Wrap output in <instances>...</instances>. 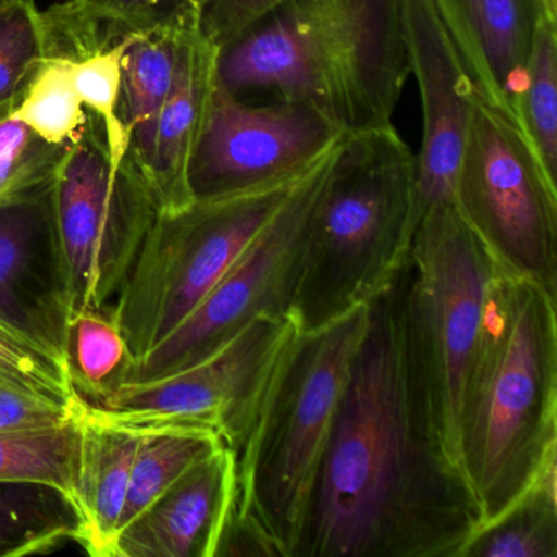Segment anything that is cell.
Segmentation results:
<instances>
[{"instance_id": "6da1fadb", "label": "cell", "mask_w": 557, "mask_h": 557, "mask_svg": "<svg viewBox=\"0 0 557 557\" xmlns=\"http://www.w3.org/2000/svg\"><path fill=\"white\" fill-rule=\"evenodd\" d=\"M481 527L410 377L397 275L370 302L295 557H459Z\"/></svg>"}, {"instance_id": "7a4b0ae2", "label": "cell", "mask_w": 557, "mask_h": 557, "mask_svg": "<svg viewBox=\"0 0 557 557\" xmlns=\"http://www.w3.org/2000/svg\"><path fill=\"white\" fill-rule=\"evenodd\" d=\"M459 469L482 524L557 462L556 298L498 272L462 389Z\"/></svg>"}, {"instance_id": "3957f363", "label": "cell", "mask_w": 557, "mask_h": 557, "mask_svg": "<svg viewBox=\"0 0 557 557\" xmlns=\"http://www.w3.org/2000/svg\"><path fill=\"white\" fill-rule=\"evenodd\" d=\"M409 76L400 0H292L218 58L230 92L309 103L344 135L393 125Z\"/></svg>"}, {"instance_id": "277c9868", "label": "cell", "mask_w": 557, "mask_h": 557, "mask_svg": "<svg viewBox=\"0 0 557 557\" xmlns=\"http://www.w3.org/2000/svg\"><path fill=\"white\" fill-rule=\"evenodd\" d=\"M417 156L393 125L345 135L312 208L292 315L299 331L370 305L399 275L419 226Z\"/></svg>"}, {"instance_id": "5b68a950", "label": "cell", "mask_w": 557, "mask_h": 557, "mask_svg": "<svg viewBox=\"0 0 557 557\" xmlns=\"http://www.w3.org/2000/svg\"><path fill=\"white\" fill-rule=\"evenodd\" d=\"M370 305L299 331L286 348L236 458V500L283 557H295L335 413L363 341Z\"/></svg>"}, {"instance_id": "8992f818", "label": "cell", "mask_w": 557, "mask_h": 557, "mask_svg": "<svg viewBox=\"0 0 557 557\" xmlns=\"http://www.w3.org/2000/svg\"><path fill=\"white\" fill-rule=\"evenodd\" d=\"M498 272L456 208L438 205L420 218L399 273L410 377L440 449L458 469L462 389Z\"/></svg>"}, {"instance_id": "52a82bcc", "label": "cell", "mask_w": 557, "mask_h": 557, "mask_svg": "<svg viewBox=\"0 0 557 557\" xmlns=\"http://www.w3.org/2000/svg\"><path fill=\"white\" fill-rule=\"evenodd\" d=\"M325 151L267 184L159 213L110 314L129 363L141 360L200 305Z\"/></svg>"}, {"instance_id": "ba28073f", "label": "cell", "mask_w": 557, "mask_h": 557, "mask_svg": "<svg viewBox=\"0 0 557 557\" xmlns=\"http://www.w3.org/2000/svg\"><path fill=\"white\" fill-rule=\"evenodd\" d=\"M53 195L73 318L110 315L161 213L158 201L132 154L113 164L106 129L90 112L61 159Z\"/></svg>"}, {"instance_id": "9c48e42d", "label": "cell", "mask_w": 557, "mask_h": 557, "mask_svg": "<svg viewBox=\"0 0 557 557\" xmlns=\"http://www.w3.org/2000/svg\"><path fill=\"white\" fill-rule=\"evenodd\" d=\"M298 332L292 315H260L201 363L149 383L119 384L83 399V413L136 433L205 430L236 455Z\"/></svg>"}, {"instance_id": "30bf717a", "label": "cell", "mask_w": 557, "mask_h": 557, "mask_svg": "<svg viewBox=\"0 0 557 557\" xmlns=\"http://www.w3.org/2000/svg\"><path fill=\"white\" fill-rule=\"evenodd\" d=\"M453 207L500 272L557 298V185L517 126L478 100Z\"/></svg>"}, {"instance_id": "8fae6325", "label": "cell", "mask_w": 557, "mask_h": 557, "mask_svg": "<svg viewBox=\"0 0 557 557\" xmlns=\"http://www.w3.org/2000/svg\"><path fill=\"white\" fill-rule=\"evenodd\" d=\"M342 139L344 136L325 151L285 207L182 324L141 360L126 364L116 386L149 383L181 373L216 354L260 315H292L305 265L312 208Z\"/></svg>"}, {"instance_id": "7c38bea8", "label": "cell", "mask_w": 557, "mask_h": 557, "mask_svg": "<svg viewBox=\"0 0 557 557\" xmlns=\"http://www.w3.org/2000/svg\"><path fill=\"white\" fill-rule=\"evenodd\" d=\"M345 136L324 113L296 100L250 106L214 84L188 171L194 200L236 194L305 168Z\"/></svg>"}, {"instance_id": "4fadbf2b", "label": "cell", "mask_w": 557, "mask_h": 557, "mask_svg": "<svg viewBox=\"0 0 557 557\" xmlns=\"http://www.w3.org/2000/svg\"><path fill=\"white\" fill-rule=\"evenodd\" d=\"M53 184L0 205V321L71 368L73 306Z\"/></svg>"}, {"instance_id": "5bb4252c", "label": "cell", "mask_w": 557, "mask_h": 557, "mask_svg": "<svg viewBox=\"0 0 557 557\" xmlns=\"http://www.w3.org/2000/svg\"><path fill=\"white\" fill-rule=\"evenodd\" d=\"M410 74L422 103L417 156L420 218L453 205L456 175L478 96L432 0H400Z\"/></svg>"}, {"instance_id": "9a60e30c", "label": "cell", "mask_w": 557, "mask_h": 557, "mask_svg": "<svg viewBox=\"0 0 557 557\" xmlns=\"http://www.w3.org/2000/svg\"><path fill=\"white\" fill-rule=\"evenodd\" d=\"M432 2L478 99L518 128V100L534 34L540 25L557 24V0Z\"/></svg>"}, {"instance_id": "2e32d148", "label": "cell", "mask_w": 557, "mask_h": 557, "mask_svg": "<svg viewBox=\"0 0 557 557\" xmlns=\"http://www.w3.org/2000/svg\"><path fill=\"white\" fill-rule=\"evenodd\" d=\"M236 497V458L221 446L122 528L113 557H214Z\"/></svg>"}, {"instance_id": "e0dca14e", "label": "cell", "mask_w": 557, "mask_h": 557, "mask_svg": "<svg viewBox=\"0 0 557 557\" xmlns=\"http://www.w3.org/2000/svg\"><path fill=\"white\" fill-rule=\"evenodd\" d=\"M218 58L220 48L201 32L198 0H191L182 17L174 84L159 115L151 159L141 172L161 213H177L195 201L188 171L216 84Z\"/></svg>"}, {"instance_id": "ac0fdd59", "label": "cell", "mask_w": 557, "mask_h": 557, "mask_svg": "<svg viewBox=\"0 0 557 557\" xmlns=\"http://www.w3.org/2000/svg\"><path fill=\"white\" fill-rule=\"evenodd\" d=\"M77 419L81 443L74 500L83 515V547L94 557H113L139 433L90 419L83 406Z\"/></svg>"}, {"instance_id": "d6986e66", "label": "cell", "mask_w": 557, "mask_h": 557, "mask_svg": "<svg viewBox=\"0 0 557 557\" xmlns=\"http://www.w3.org/2000/svg\"><path fill=\"white\" fill-rule=\"evenodd\" d=\"M190 2L151 30L129 35L126 40L123 116L132 136L129 154L141 172L151 159L159 115L174 84L182 17Z\"/></svg>"}, {"instance_id": "ffe728a7", "label": "cell", "mask_w": 557, "mask_h": 557, "mask_svg": "<svg viewBox=\"0 0 557 557\" xmlns=\"http://www.w3.org/2000/svg\"><path fill=\"white\" fill-rule=\"evenodd\" d=\"M190 0H64L40 11L44 57L79 60L151 30ZM41 57V58H44Z\"/></svg>"}, {"instance_id": "44dd1931", "label": "cell", "mask_w": 557, "mask_h": 557, "mask_svg": "<svg viewBox=\"0 0 557 557\" xmlns=\"http://www.w3.org/2000/svg\"><path fill=\"white\" fill-rule=\"evenodd\" d=\"M84 521L73 495L41 481H0V557L53 550L63 541L83 546Z\"/></svg>"}, {"instance_id": "7402d4cb", "label": "cell", "mask_w": 557, "mask_h": 557, "mask_svg": "<svg viewBox=\"0 0 557 557\" xmlns=\"http://www.w3.org/2000/svg\"><path fill=\"white\" fill-rule=\"evenodd\" d=\"M459 557H557V462L482 524Z\"/></svg>"}, {"instance_id": "603a6c76", "label": "cell", "mask_w": 557, "mask_h": 557, "mask_svg": "<svg viewBox=\"0 0 557 557\" xmlns=\"http://www.w3.org/2000/svg\"><path fill=\"white\" fill-rule=\"evenodd\" d=\"M224 445L205 430H156L139 433L120 531L135 520L184 472ZM119 531V533H120Z\"/></svg>"}, {"instance_id": "cb8c5ba5", "label": "cell", "mask_w": 557, "mask_h": 557, "mask_svg": "<svg viewBox=\"0 0 557 557\" xmlns=\"http://www.w3.org/2000/svg\"><path fill=\"white\" fill-rule=\"evenodd\" d=\"M518 129L557 185V24L537 27L518 100Z\"/></svg>"}, {"instance_id": "d4e9b609", "label": "cell", "mask_w": 557, "mask_h": 557, "mask_svg": "<svg viewBox=\"0 0 557 557\" xmlns=\"http://www.w3.org/2000/svg\"><path fill=\"white\" fill-rule=\"evenodd\" d=\"M79 443L77 417L61 425L0 430V481L48 482L74 498Z\"/></svg>"}, {"instance_id": "484cf974", "label": "cell", "mask_w": 557, "mask_h": 557, "mask_svg": "<svg viewBox=\"0 0 557 557\" xmlns=\"http://www.w3.org/2000/svg\"><path fill=\"white\" fill-rule=\"evenodd\" d=\"M73 61L41 58L12 110L15 119L48 145L70 146L87 122L86 107L74 84Z\"/></svg>"}, {"instance_id": "4316f807", "label": "cell", "mask_w": 557, "mask_h": 557, "mask_svg": "<svg viewBox=\"0 0 557 557\" xmlns=\"http://www.w3.org/2000/svg\"><path fill=\"white\" fill-rule=\"evenodd\" d=\"M126 40L73 61V77L87 112L100 120L113 164L125 161L132 136L123 116V53Z\"/></svg>"}, {"instance_id": "83f0119b", "label": "cell", "mask_w": 557, "mask_h": 557, "mask_svg": "<svg viewBox=\"0 0 557 557\" xmlns=\"http://www.w3.org/2000/svg\"><path fill=\"white\" fill-rule=\"evenodd\" d=\"M129 363L128 348L110 315L81 312L71 324V373L74 384L90 399L119 383ZM87 400V399H86Z\"/></svg>"}, {"instance_id": "f1b7e54d", "label": "cell", "mask_w": 557, "mask_h": 557, "mask_svg": "<svg viewBox=\"0 0 557 557\" xmlns=\"http://www.w3.org/2000/svg\"><path fill=\"white\" fill-rule=\"evenodd\" d=\"M0 377L21 389L71 409H76L83 403V397L76 391L70 364L2 321Z\"/></svg>"}, {"instance_id": "f546056e", "label": "cell", "mask_w": 557, "mask_h": 557, "mask_svg": "<svg viewBox=\"0 0 557 557\" xmlns=\"http://www.w3.org/2000/svg\"><path fill=\"white\" fill-rule=\"evenodd\" d=\"M41 57L40 9L35 0L0 4V119L15 109Z\"/></svg>"}, {"instance_id": "4dcf8cb0", "label": "cell", "mask_w": 557, "mask_h": 557, "mask_svg": "<svg viewBox=\"0 0 557 557\" xmlns=\"http://www.w3.org/2000/svg\"><path fill=\"white\" fill-rule=\"evenodd\" d=\"M66 149L38 138L12 112L0 119V205L53 184Z\"/></svg>"}, {"instance_id": "1f68e13d", "label": "cell", "mask_w": 557, "mask_h": 557, "mask_svg": "<svg viewBox=\"0 0 557 557\" xmlns=\"http://www.w3.org/2000/svg\"><path fill=\"white\" fill-rule=\"evenodd\" d=\"M292 0H198V21L205 37L224 48Z\"/></svg>"}, {"instance_id": "d6a6232c", "label": "cell", "mask_w": 557, "mask_h": 557, "mask_svg": "<svg viewBox=\"0 0 557 557\" xmlns=\"http://www.w3.org/2000/svg\"><path fill=\"white\" fill-rule=\"evenodd\" d=\"M79 407L61 406L0 377V430L61 425L76 419Z\"/></svg>"}, {"instance_id": "836d02e7", "label": "cell", "mask_w": 557, "mask_h": 557, "mask_svg": "<svg viewBox=\"0 0 557 557\" xmlns=\"http://www.w3.org/2000/svg\"><path fill=\"white\" fill-rule=\"evenodd\" d=\"M283 557L263 524L244 511L234 497L218 540L214 557Z\"/></svg>"}]
</instances>
